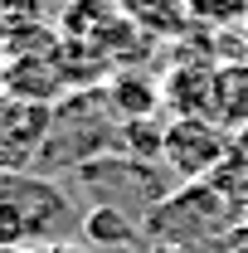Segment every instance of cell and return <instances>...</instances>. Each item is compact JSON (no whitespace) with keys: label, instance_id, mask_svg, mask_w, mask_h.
<instances>
[{"label":"cell","instance_id":"1","mask_svg":"<svg viewBox=\"0 0 248 253\" xmlns=\"http://www.w3.org/2000/svg\"><path fill=\"white\" fill-rule=\"evenodd\" d=\"M83 224L68 190L39 170H20L0 180V249H44L63 244Z\"/></svg>","mask_w":248,"mask_h":253},{"label":"cell","instance_id":"2","mask_svg":"<svg viewBox=\"0 0 248 253\" xmlns=\"http://www.w3.org/2000/svg\"><path fill=\"white\" fill-rule=\"evenodd\" d=\"M244 224V214L219 195L209 180H190V185H175L165 200H156L141 219V234L151 244H180V249H209V244H224L229 229Z\"/></svg>","mask_w":248,"mask_h":253},{"label":"cell","instance_id":"3","mask_svg":"<svg viewBox=\"0 0 248 253\" xmlns=\"http://www.w3.org/2000/svg\"><path fill=\"white\" fill-rule=\"evenodd\" d=\"M229 151H234V131H224L214 117H165L161 166H165V175L175 185L205 180Z\"/></svg>","mask_w":248,"mask_h":253},{"label":"cell","instance_id":"4","mask_svg":"<svg viewBox=\"0 0 248 253\" xmlns=\"http://www.w3.org/2000/svg\"><path fill=\"white\" fill-rule=\"evenodd\" d=\"M54 131V107L49 102H30V97L0 93V170L20 175V170H39L44 146Z\"/></svg>","mask_w":248,"mask_h":253},{"label":"cell","instance_id":"5","mask_svg":"<svg viewBox=\"0 0 248 253\" xmlns=\"http://www.w3.org/2000/svg\"><path fill=\"white\" fill-rule=\"evenodd\" d=\"M214 59H180L161 73V97L170 117H214Z\"/></svg>","mask_w":248,"mask_h":253},{"label":"cell","instance_id":"6","mask_svg":"<svg viewBox=\"0 0 248 253\" xmlns=\"http://www.w3.org/2000/svg\"><path fill=\"white\" fill-rule=\"evenodd\" d=\"M102 93H107V107L117 112V122H141V117H156V112H165L161 78H151V73L117 68V73L102 83Z\"/></svg>","mask_w":248,"mask_h":253},{"label":"cell","instance_id":"7","mask_svg":"<svg viewBox=\"0 0 248 253\" xmlns=\"http://www.w3.org/2000/svg\"><path fill=\"white\" fill-rule=\"evenodd\" d=\"M117 10H122L146 39H185V34L195 30L185 0H117Z\"/></svg>","mask_w":248,"mask_h":253},{"label":"cell","instance_id":"8","mask_svg":"<svg viewBox=\"0 0 248 253\" xmlns=\"http://www.w3.org/2000/svg\"><path fill=\"white\" fill-rule=\"evenodd\" d=\"M83 244H93L97 253L102 249H126L131 239H141V214L136 210H122V205H88L83 210V224H78Z\"/></svg>","mask_w":248,"mask_h":253},{"label":"cell","instance_id":"9","mask_svg":"<svg viewBox=\"0 0 248 253\" xmlns=\"http://www.w3.org/2000/svg\"><path fill=\"white\" fill-rule=\"evenodd\" d=\"M214 122L234 136L248 126V54L214 68Z\"/></svg>","mask_w":248,"mask_h":253},{"label":"cell","instance_id":"10","mask_svg":"<svg viewBox=\"0 0 248 253\" xmlns=\"http://www.w3.org/2000/svg\"><path fill=\"white\" fill-rule=\"evenodd\" d=\"M117 15H122L117 0H68V5L59 10V20H54V30H59L63 39H83V44H93Z\"/></svg>","mask_w":248,"mask_h":253},{"label":"cell","instance_id":"11","mask_svg":"<svg viewBox=\"0 0 248 253\" xmlns=\"http://www.w3.org/2000/svg\"><path fill=\"white\" fill-rule=\"evenodd\" d=\"M49 25L54 20L44 15V0H0V39H5V49L39 30H49Z\"/></svg>","mask_w":248,"mask_h":253},{"label":"cell","instance_id":"12","mask_svg":"<svg viewBox=\"0 0 248 253\" xmlns=\"http://www.w3.org/2000/svg\"><path fill=\"white\" fill-rule=\"evenodd\" d=\"M190 20L205 30H239L248 25V0H185Z\"/></svg>","mask_w":248,"mask_h":253},{"label":"cell","instance_id":"13","mask_svg":"<svg viewBox=\"0 0 248 253\" xmlns=\"http://www.w3.org/2000/svg\"><path fill=\"white\" fill-rule=\"evenodd\" d=\"M219 249H229V253H248V219H244V224H234V229H229V239H224Z\"/></svg>","mask_w":248,"mask_h":253},{"label":"cell","instance_id":"14","mask_svg":"<svg viewBox=\"0 0 248 253\" xmlns=\"http://www.w3.org/2000/svg\"><path fill=\"white\" fill-rule=\"evenodd\" d=\"M30 253H97L93 244H73V239H63V244H44V249H30Z\"/></svg>","mask_w":248,"mask_h":253},{"label":"cell","instance_id":"15","mask_svg":"<svg viewBox=\"0 0 248 253\" xmlns=\"http://www.w3.org/2000/svg\"><path fill=\"white\" fill-rule=\"evenodd\" d=\"M5 78H10V49H5V39H0V93H5Z\"/></svg>","mask_w":248,"mask_h":253},{"label":"cell","instance_id":"16","mask_svg":"<svg viewBox=\"0 0 248 253\" xmlns=\"http://www.w3.org/2000/svg\"><path fill=\"white\" fill-rule=\"evenodd\" d=\"M146 253H200V249H180V244H151Z\"/></svg>","mask_w":248,"mask_h":253},{"label":"cell","instance_id":"17","mask_svg":"<svg viewBox=\"0 0 248 253\" xmlns=\"http://www.w3.org/2000/svg\"><path fill=\"white\" fill-rule=\"evenodd\" d=\"M0 253H30V249H0Z\"/></svg>","mask_w":248,"mask_h":253},{"label":"cell","instance_id":"18","mask_svg":"<svg viewBox=\"0 0 248 253\" xmlns=\"http://www.w3.org/2000/svg\"><path fill=\"white\" fill-rule=\"evenodd\" d=\"M244 219H248V214H244Z\"/></svg>","mask_w":248,"mask_h":253}]
</instances>
